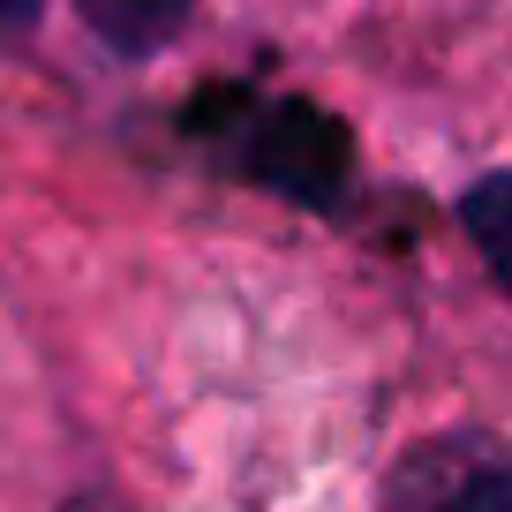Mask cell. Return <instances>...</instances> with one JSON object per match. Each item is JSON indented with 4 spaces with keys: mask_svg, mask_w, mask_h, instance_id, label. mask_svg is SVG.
Listing matches in <instances>:
<instances>
[{
    "mask_svg": "<svg viewBox=\"0 0 512 512\" xmlns=\"http://www.w3.org/2000/svg\"><path fill=\"white\" fill-rule=\"evenodd\" d=\"M46 0H0V31H31Z\"/></svg>",
    "mask_w": 512,
    "mask_h": 512,
    "instance_id": "277c9868",
    "label": "cell"
},
{
    "mask_svg": "<svg viewBox=\"0 0 512 512\" xmlns=\"http://www.w3.org/2000/svg\"><path fill=\"white\" fill-rule=\"evenodd\" d=\"M467 226H475V249L482 264H490L497 279H505V174H482L475 189H467Z\"/></svg>",
    "mask_w": 512,
    "mask_h": 512,
    "instance_id": "3957f363",
    "label": "cell"
},
{
    "mask_svg": "<svg viewBox=\"0 0 512 512\" xmlns=\"http://www.w3.org/2000/svg\"><path fill=\"white\" fill-rule=\"evenodd\" d=\"M384 512H512V467L490 430H437L384 475Z\"/></svg>",
    "mask_w": 512,
    "mask_h": 512,
    "instance_id": "6da1fadb",
    "label": "cell"
},
{
    "mask_svg": "<svg viewBox=\"0 0 512 512\" xmlns=\"http://www.w3.org/2000/svg\"><path fill=\"white\" fill-rule=\"evenodd\" d=\"M61 512H128V505H121L113 490H76V497H68Z\"/></svg>",
    "mask_w": 512,
    "mask_h": 512,
    "instance_id": "5b68a950",
    "label": "cell"
},
{
    "mask_svg": "<svg viewBox=\"0 0 512 512\" xmlns=\"http://www.w3.org/2000/svg\"><path fill=\"white\" fill-rule=\"evenodd\" d=\"M76 16L91 23V38L121 61H151L189 31L196 0H76Z\"/></svg>",
    "mask_w": 512,
    "mask_h": 512,
    "instance_id": "7a4b0ae2",
    "label": "cell"
}]
</instances>
